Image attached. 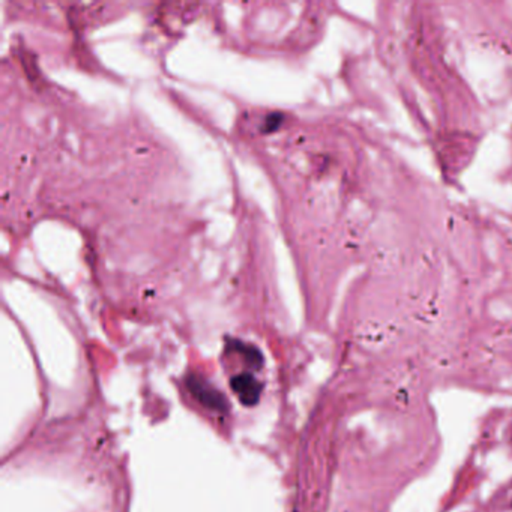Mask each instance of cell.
Listing matches in <instances>:
<instances>
[{
    "instance_id": "1",
    "label": "cell",
    "mask_w": 512,
    "mask_h": 512,
    "mask_svg": "<svg viewBox=\"0 0 512 512\" xmlns=\"http://www.w3.org/2000/svg\"><path fill=\"white\" fill-rule=\"evenodd\" d=\"M186 388L193 397L201 403L204 407L211 408L216 413H227L229 412V403L226 395L219 392L215 386H212L206 378H203L197 374L188 376L186 378Z\"/></svg>"
},
{
    "instance_id": "2",
    "label": "cell",
    "mask_w": 512,
    "mask_h": 512,
    "mask_svg": "<svg viewBox=\"0 0 512 512\" xmlns=\"http://www.w3.org/2000/svg\"><path fill=\"white\" fill-rule=\"evenodd\" d=\"M230 388L244 406H256L261 397L263 383L251 373H241L230 378Z\"/></svg>"
},
{
    "instance_id": "3",
    "label": "cell",
    "mask_w": 512,
    "mask_h": 512,
    "mask_svg": "<svg viewBox=\"0 0 512 512\" xmlns=\"http://www.w3.org/2000/svg\"><path fill=\"white\" fill-rule=\"evenodd\" d=\"M230 348H233L235 352L242 355L250 367H254L258 370L263 365V356L254 346H248L242 341H230Z\"/></svg>"
}]
</instances>
